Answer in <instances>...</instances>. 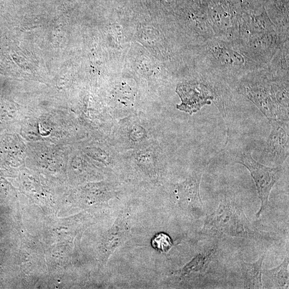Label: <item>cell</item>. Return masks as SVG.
I'll return each mask as SVG.
<instances>
[{
	"mask_svg": "<svg viewBox=\"0 0 289 289\" xmlns=\"http://www.w3.org/2000/svg\"><path fill=\"white\" fill-rule=\"evenodd\" d=\"M201 89L200 87L192 85L179 86L178 92L182 100V104L178 106V109L191 115L199 111L203 106L210 104L209 99H211L212 96L204 93Z\"/></svg>",
	"mask_w": 289,
	"mask_h": 289,
	"instance_id": "5b68a950",
	"label": "cell"
},
{
	"mask_svg": "<svg viewBox=\"0 0 289 289\" xmlns=\"http://www.w3.org/2000/svg\"><path fill=\"white\" fill-rule=\"evenodd\" d=\"M269 137L260 157V162L282 166L289 155V121L271 120Z\"/></svg>",
	"mask_w": 289,
	"mask_h": 289,
	"instance_id": "3957f363",
	"label": "cell"
},
{
	"mask_svg": "<svg viewBox=\"0 0 289 289\" xmlns=\"http://www.w3.org/2000/svg\"><path fill=\"white\" fill-rule=\"evenodd\" d=\"M264 275L270 288L287 289L289 287V256L276 268L266 270Z\"/></svg>",
	"mask_w": 289,
	"mask_h": 289,
	"instance_id": "ba28073f",
	"label": "cell"
},
{
	"mask_svg": "<svg viewBox=\"0 0 289 289\" xmlns=\"http://www.w3.org/2000/svg\"><path fill=\"white\" fill-rule=\"evenodd\" d=\"M203 172L202 167L195 170L183 182L177 185L176 198L179 206L195 218L205 214L200 194V184Z\"/></svg>",
	"mask_w": 289,
	"mask_h": 289,
	"instance_id": "277c9868",
	"label": "cell"
},
{
	"mask_svg": "<svg viewBox=\"0 0 289 289\" xmlns=\"http://www.w3.org/2000/svg\"><path fill=\"white\" fill-rule=\"evenodd\" d=\"M201 233L217 238L258 239L264 236L248 220L243 207L229 200L221 202L216 211L207 217Z\"/></svg>",
	"mask_w": 289,
	"mask_h": 289,
	"instance_id": "6da1fadb",
	"label": "cell"
},
{
	"mask_svg": "<svg viewBox=\"0 0 289 289\" xmlns=\"http://www.w3.org/2000/svg\"><path fill=\"white\" fill-rule=\"evenodd\" d=\"M236 161L245 166L250 172L256 184L261 206L257 213V218L260 219L269 205V197L271 191L278 182L284 173L282 166L268 167L254 159L251 152L243 153L237 157Z\"/></svg>",
	"mask_w": 289,
	"mask_h": 289,
	"instance_id": "7a4b0ae2",
	"label": "cell"
},
{
	"mask_svg": "<svg viewBox=\"0 0 289 289\" xmlns=\"http://www.w3.org/2000/svg\"><path fill=\"white\" fill-rule=\"evenodd\" d=\"M152 246L158 251L167 252L171 250L173 243L169 236L166 234L160 233L156 235L153 239Z\"/></svg>",
	"mask_w": 289,
	"mask_h": 289,
	"instance_id": "30bf717a",
	"label": "cell"
},
{
	"mask_svg": "<svg viewBox=\"0 0 289 289\" xmlns=\"http://www.w3.org/2000/svg\"><path fill=\"white\" fill-rule=\"evenodd\" d=\"M215 248H209L197 255L180 270V275L183 278H193L206 273L212 262Z\"/></svg>",
	"mask_w": 289,
	"mask_h": 289,
	"instance_id": "8992f818",
	"label": "cell"
},
{
	"mask_svg": "<svg viewBox=\"0 0 289 289\" xmlns=\"http://www.w3.org/2000/svg\"><path fill=\"white\" fill-rule=\"evenodd\" d=\"M110 231L108 243L109 255L114 252L126 239L128 231V223L125 218H118Z\"/></svg>",
	"mask_w": 289,
	"mask_h": 289,
	"instance_id": "9c48e42d",
	"label": "cell"
},
{
	"mask_svg": "<svg viewBox=\"0 0 289 289\" xmlns=\"http://www.w3.org/2000/svg\"><path fill=\"white\" fill-rule=\"evenodd\" d=\"M264 253L253 263L241 262L240 267L245 289H263L262 275Z\"/></svg>",
	"mask_w": 289,
	"mask_h": 289,
	"instance_id": "52a82bcc",
	"label": "cell"
}]
</instances>
